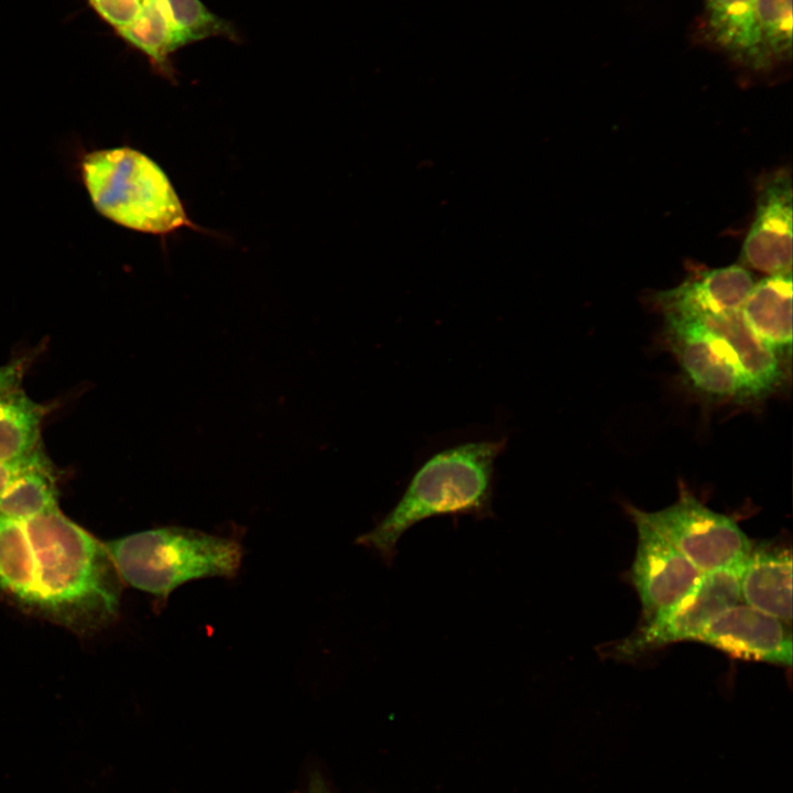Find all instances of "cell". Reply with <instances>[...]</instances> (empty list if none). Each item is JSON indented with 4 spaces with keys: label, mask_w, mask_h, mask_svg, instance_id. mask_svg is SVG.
Masks as SVG:
<instances>
[{
    "label": "cell",
    "mask_w": 793,
    "mask_h": 793,
    "mask_svg": "<svg viewBox=\"0 0 793 793\" xmlns=\"http://www.w3.org/2000/svg\"><path fill=\"white\" fill-rule=\"evenodd\" d=\"M23 523L30 545L31 611L80 632L113 621L122 579L105 543L58 507Z\"/></svg>",
    "instance_id": "cell-1"
},
{
    "label": "cell",
    "mask_w": 793,
    "mask_h": 793,
    "mask_svg": "<svg viewBox=\"0 0 793 793\" xmlns=\"http://www.w3.org/2000/svg\"><path fill=\"white\" fill-rule=\"evenodd\" d=\"M503 437L465 441L433 453L414 471L395 506L356 543L390 566L401 536L434 517H493L495 471Z\"/></svg>",
    "instance_id": "cell-2"
},
{
    "label": "cell",
    "mask_w": 793,
    "mask_h": 793,
    "mask_svg": "<svg viewBox=\"0 0 793 793\" xmlns=\"http://www.w3.org/2000/svg\"><path fill=\"white\" fill-rule=\"evenodd\" d=\"M76 169L94 208L119 226L160 236L196 228L166 174L133 148L82 151Z\"/></svg>",
    "instance_id": "cell-3"
},
{
    "label": "cell",
    "mask_w": 793,
    "mask_h": 793,
    "mask_svg": "<svg viewBox=\"0 0 793 793\" xmlns=\"http://www.w3.org/2000/svg\"><path fill=\"white\" fill-rule=\"evenodd\" d=\"M105 545L122 582L162 600L193 579L233 577L242 561L237 541L178 526L141 531Z\"/></svg>",
    "instance_id": "cell-4"
},
{
    "label": "cell",
    "mask_w": 793,
    "mask_h": 793,
    "mask_svg": "<svg viewBox=\"0 0 793 793\" xmlns=\"http://www.w3.org/2000/svg\"><path fill=\"white\" fill-rule=\"evenodd\" d=\"M628 508L703 574L743 566L752 546L734 519L707 508L683 485L677 500L666 508Z\"/></svg>",
    "instance_id": "cell-5"
},
{
    "label": "cell",
    "mask_w": 793,
    "mask_h": 793,
    "mask_svg": "<svg viewBox=\"0 0 793 793\" xmlns=\"http://www.w3.org/2000/svg\"><path fill=\"white\" fill-rule=\"evenodd\" d=\"M742 567L704 574L681 599L610 644L608 654L630 659L675 642L696 641L719 613L740 601Z\"/></svg>",
    "instance_id": "cell-6"
},
{
    "label": "cell",
    "mask_w": 793,
    "mask_h": 793,
    "mask_svg": "<svg viewBox=\"0 0 793 793\" xmlns=\"http://www.w3.org/2000/svg\"><path fill=\"white\" fill-rule=\"evenodd\" d=\"M792 198L789 170L760 178L754 217L740 252L742 264L768 275L792 274Z\"/></svg>",
    "instance_id": "cell-7"
},
{
    "label": "cell",
    "mask_w": 793,
    "mask_h": 793,
    "mask_svg": "<svg viewBox=\"0 0 793 793\" xmlns=\"http://www.w3.org/2000/svg\"><path fill=\"white\" fill-rule=\"evenodd\" d=\"M627 511L637 529L630 577L641 602L642 623L681 599L704 574L628 507Z\"/></svg>",
    "instance_id": "cell-8"
},
{
    "label": "cell",
    "mask_w": 793,
    "mask_h": 793,
    "mask_svg": "<svg viewBox=\"0 0 793 793\" xmlns=\"http://www.w3.org/2000/svg\"><path fill=\"white\" fill-rule=\"evenodd\" d=\"M665 337L695 389L717 399L741 398V382L732 351L702 321H665Z\"/></svg>",
    "instance_id": "cell-9"
},
{
    "label": "cell",
    "mask_w": 793,
    "mask_h": 793,
    "mask_svg": "<svg viewBox=\"0 0 793 793\" xmlns=\"http://www.w3.org/2000/svg\"><path fill=\"white\" fill-rule=\"evenodd\" d=\"M696 641L732 658L792 665L791 626L747 604L737 602L719 613Z\"/></svg>",
    "instance_id": "cell-10"
},
{
    "label": "cell",
    "mask_w": 793,
    "mask_h": 793,
    "mask_svg": "<svg viewBox=\"0 0 793 793\" xmlns=\"http://www.w3.org/2000/svg\"><path fill=\"white\" fill-rule=\"evenodd\" d=\"M754 282L742 265L696 272L675 287L659 291L654 307L664 321L702 319L739 311Z\"/></svg>",
    "instance_id": "cell-11"
},
{
    "label": "cell",
    "mask_w": 793,
    "mask_h": 793,
    "mask_svg": "<svg viewBox=\"0 0 793 793\" xmlns=\"http://www.w3.org/2000/svg\"><path fill=\"white\" fill-rule=\"evenodd\" d=\"M740 599L748 606L792 624V552L784 544L751 546L740 576Z\"/></svg>",
    "instance_id": "cell-12"
},
{
    "label": "cell",
    "mask_w": 793,
    "mask_h": 793,
    "mask_svg": "<svg viewBox=\"0 0 793 793\" xmlns=\"http://www.w3.org/2000/svg\"><path fill=\"white\" fill-rule=\"evenodd\" d=\"M732 351L741 382V398L764 397L781 382L780 357L746 324L740 309L699 319Z\"/></svg>",
    "instance_id": "cell-13"
},
{
    "label": "cell",
    "mask_w": 793,
    "mask_h": 793,
    "mask_svg": "<svg viewBox=\"0 0 793 793\" xmlns=\"http://www.w3.org/2000/svg\"><path fill=\"white\" fill-rule=\"evenodd\" d=\"M749 328L779 357L792 346V274L754 283L740 308Z\"/></svg>",
    "instance_id": "cell-14"
},
{
    "label": "cell",
    "mask_w": 793,
    "mask_h": 793,
    "mask_svg": "<svg viewBox=\"0 0 793 793\" xmlns=\"http://www.w3.org/2000/svg\"><path fill=\"white\" fill-rule=\"evenodd\" d=\"M757 0H706L708 30L714 41L741 62L769 64L756 15Z\"/></svg>",
    "instance_id": "cell-15"
},
{
    "label": "cell",
    "mask_w": 793,
    "mask_h": 793,
    "mask_svg": "<svg viewBox=\"0 0 793 793\" xmlns=\"http://www.w3.org/2000/svg\"><path fill=\"white\" fill-rule=\"evenodd\" d=\"M46 408L32 400L21 388L0 401V460L25 457L41 443Z\"/></svg>",
    "instance_id": "cell-16"
},
{
    "label": "cell",
    "mask_w": 793,
    "mask_h": 793,
    "mask_svg": "<svg viewBox=\"0 0 793 793\" xmlns=\"http://www.w3.org/2000/svg\"><path fill=\"white\" fill-rule=\"evenodd\" d=\"M58 490L48 457L22 472L0 496V515L26 521L58 507Z\"/></svg>",
    "instance_id": "cell-17"
},
{
    "label": "cell",
    "mask_w": 793,
    "mask_h": 793,
    "mask_svg": "<svg viewBox=\"0 0 793 793\" xmlns=\"http://www.w3.org/2000/svg\"><path fill=\"white\" fill-rule=\"evenodd\" d=\"M117 31L126 41L146 54L160 72L169 75V55L177 48L157 0H143L137 18Z\"/></svg>",
    "instance_id": "cell-18"
},
{
    "label": "cell",
    "mask_w": 793,
    "mask_h": 793,
    "mask_svg": "<svg viewBox=\"0 0 793 793\" xmlns=\"http://www.w3.org/2000/svg\"><path fill=\"white\" fill-rule=\"evenodd\" d=\"M172 31L176 48L214 35L231 36L227 22L211 13L200 0H157Z\"/></svg>",
    "instance_id": "cell-19"
},
{
    "label": "cell",
    "mask_w": 793,
    "mask_h": 793,
    "mask_svg": "<svg viewBox=\"0 0 793 793\" xmlns=\"http://www.w3.org/2000/svg\"><path fill=\"white\" fill-rule=\"evenodd\" d=\"M756 15L768 61L785 58L792 46V0H757Z\"/></svg>",
    "instance_id": "cell-20"
},
{
    "label": "cell",
    "mask_w": 793,
    "mask_h": 793,
    "mask_svg": "<svg viewBox=\"0 0 793 793\" xmlns=\"http://www.w3.org/2000/svg\"><path fill=\"white\" fill-rule=\"evenodd\" d=\"M95 10L117 30L130 24L139 14L141 0H89Z\"/></svg>",
    "instance_id": "cell-21"
},
{
    "label": "cell",
    "mask_w": 793,
    "mask_h": 793,
    "mask_svg": "<svg viewBox=\"0 0 793 793\" xmlns=\"http://www.w3.org/2000/svg\"><path fill=\"white\" fill-rule=\"evenodd\" d=\"M46 457L43 447L40 446L35 452L25 457L12 460H0V496L22 472Z\"/></svg>",
    "instance_id": "cell-22"
},
{
    "label": "cell",
    "mask_w": 793,
    "mask_h": 793,
    "mask_svg": "<svg viewBox=\"0 0 793 793\" xmlns=\"http://www.w3.org/2000/svg\"><path fill=\"white\" fill-rule=\"evenodd\" d=\"M28 362V358L23 357L0 366V401L11 392L21 388Z\"/></svg>",
    "instance_id": "cell-23"
},
{
    "label": "cell",
    "mask_w": 793,
    "mask_h": 793,
    "mask_svg": "<svg viewBox=\"0 0 793 793\" xmlns=\"http://www.w3.org/2000/svg\"><path fill=\"white\" fill-rule=\"evenodd\" d=\"M309 793H330L319 776H313L309 784Z\"/></svg>",
    "instance_id": "cell-24"
},
{
    "label": "cell",
    "mask_w": 793,
    "mask_h": 793,
    "mask_svg": "<svg viewBox=\"0 0 793 793\" xmlns=\"http://www.w3.org/2000/svg\"><path fill=\"white\" fill-rule=\"evenodd\" d=\"M141 1H143V0H141Z\"/></svg>",
    "instance_id": "cell-25"
}]
</instances>
